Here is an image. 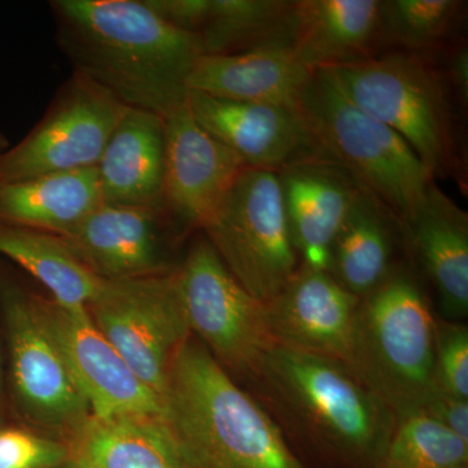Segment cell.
<instances>
[{"label":"cell","mask_w":468,"mask_h":468,"mask_svg":"<svg viewBox=\"0 0 468 468\" xmlns=\"http://www.w3.org/2000/svg\"><path fill=\"white\" fill-rule=\"evenodd\" d=\"M436 383L443 392L468 399V329L461 323L436 320Z\"/></svg>","instance_id":"f546056e"},{"label":"cell","mask_w":468,"mask_h":468,"mask_svg":"<svg viewBox=\"0 0 468 468\" xmlns=\"http://www.w3.org/2000/svg\"><path fill=\"white\" fill-rule=\"evenodd\" d=\"M419 261L430 277L446 316L468 313V217L435 181L420 207L402 223Z\"/></svg>","instance_id":"ffe728a7"},{"label":"cell","mask_w":468,"mask_h":468,"mask_svg":"<svg viewBox=\"0 0 468 468\" xmlns=\"http://www.w3.org/2000/svg\"><path fill=\"white\" fill-rule=\"evenodd\" d=\"M468 464V442L426 412L397 418L377 468H455Z\"/></svg>","instance_id":"4316f807"},{"label":"cell","mask_w":468,"mask_h":468,"mask_svg":"<svg viewBox=\"0 0 468 468\" xmlns=\"http://www.w3.org/2000/svg\"><path fill=\"white\" fill-rule=\"evenodd\" d=\"M163 119L165 212L184 227L203 229L246 167L194 119L187 98Z\"/></svg>","instance_id":"5bb4252c"},{"label":"cell","mask_w":468,"mask_h":468,"mask_svg":"<svg viewBox=\"0 0 468 468\" xmlns=\"http://www.w3.org/2000/svg\"><path fill=\"white\" fill-rule=\"evenodd\" d=\"M92 322L160 399H165L176 354L190 337L176 270L109 282L90 306Z\"/></svg>","instance_id":"30bf717a"},{"label":"cell","mask_w":468,"mask_h":468,"mask_svg":"<svg viewBox=\"0 0 468 468\" xmlns=\"http://www.w3.org/2000/svg\"><path fill=\"white\" fill-rule=\"evenodd\" d=\"M158 209L101 203L64 236H58L95 276L126 282L169 272Z\"/></svg>","instance_id":"2e32d148"},{"label":"cell","mask_w":468,"mask_h":468,"mask_svg":"<svg viewBox=\"0 0 468 468\" xmlns=\"http://www.w3.org/2000/svg\"><path fill=\"white\" fill-rule=\"evenodd\" d=\"M0 424H5V369L0 351Z\"/></svg>","instance_id":"d6a6232c"},{"label":"cell","mask_w":468,"mask_h":468,"mask_svg":"<svg viewBox=\"0 0 468 468\" xmlns=\"http://www.w3.org/2000/svg\"><path fill=\"white\" fill-rule=\"evenodd\" d=\"M466 3L461 0H387L381 2V41L405 52L435 50L457 27Z\"/></svg>","instance_id":"83f0119b"},{"label":"cell","mask_w":468,"mask_h":468,"mask_svg":"<svg viewBox=\"0 0 468 468\" xmlns=\"http://www.w3.org/2000/svg\"><path fill=\"white\" fill-rule=\"evenodd\" d=\"M455 468H468V464H461V466Z\"/></svg>","instance_id":"d590c367"},{"label":"cell","mask_w":468,"mask_h":468,"mask_svg":"<svg viewBox=\"0 0 468 468\" xmlns=\"http://www.w3.org/2000/svg\"><path fill=\"white\" fill-rule=\"evenodd\" d=\"M69 462L64 440L27 426L0 424V468H58Z\"/></svg>","instance_id":"f1b7e54d"},{"label":"cell","mask_w":468,"mask_h":468,"mask_svg":"<svg viewBox=\"0 0 468 468\" xmlns=\"http://www.w3.org/2000/svg\"><path fill=\"white\" fill-rule=\"evenodd\" d=\"M68 445L76 468H194L160 415L91 417Z\"/></svg>","instance_id":"7402d4cb"},{"label":"cell","mask_w":468,"mask_h":468,"mask_svg":"<svg viewBox=\"0 0 468 468\" xmlns=\"http://www.w3.org/2000/svg\"><path fill=\"white\" fill-rule=\"evenodd\" d=\"M202 230L234 279L263 304L301 266L276 172L243 168Z\"/></svg>","instance_id":"52a82bcc"},{"label":"cell","mask_w":468,"mask_h":468,"mask_svg":"<svg viewBox=\"0 0 468 468\" xmlns=\"http://www.w3.org/2000/svg\"><path fill=\"white\" fill-rule=\"evenodd\" d=\"M378 0H298L291 48L311 70L375 57L380 34Z\"/></svg>","instance_id":"44dd1931"},{"label":"cell","mask_w":468,"mask_h":468,"mask_svg":"<svg viewBox=\"0 0 468 468\" xmlns=\"http://www.w3.org/2000/svg\"><path fill=\"white\" fill-rule=\"evenodd\" d=\"M187 104L199 125L246 168L279 174L302 163L325 162L298 107L221 100L192 90Z\"/></svg>","instance_id":"4fadbf2b"},{"label":"cell","mask_w":468,"mask_h":468,"mask_svg":"<svg viewBox=\"0 0 468 468\" xmlns=\"http://www.w3.org/2000/svg\"><path fill=\"white\" fill-rule=\"evenodd\" d=\"M34 301L39 319L90 408L91 417H165L163 399L129 367L92 322L88 309L60 306L36 294Z\"/></svg>","instance_id":"7c38bea8"},{"label":"cell","mask_w":468,"mask_h":468,"mask_svg":"<svg viewBox=\"0 0 468 468\" xmlns=\"http://www.w3.org/2000/svg\"><path fill=\"white\" fill-rule=\"evenodd\" d=\"M298 110L326 163L346 172L401 223L417 212L435 180L411 147L350 101L325 69L314 70Z\"/></svg>","instance_id":"8992f818"},{"label":"cell","mask_w":468,"mask_h":468,"mask_svg":"<svg viewBox=\"0 0 468 468\" xmlns=\"http://www.w3.org/2000/svg\"><path fill=\"white\" fill-rule=\"evenodd\" d=\"M445 72L448 84L455 97L458 98L462 109H467L468 101V52L466 46H461L451 58L448 70Z\"/></svg>","instance_id":"1f68e13d"},{"label":"cell","mask_w":468,"mask_h":468,"mask_svg":"<svg viewBox=\"0 0 468 468\" xmlns=\"http://www.w3.org/2000/svg\"><path fill=\"white\" fill-rule=\"evenodd\" d=\"M314 70L288 46L227 55H203L187 77V90L221 100L298 107Z\"/></svg>","instance_id":"d6986e66"},{"label":"cell","mask_w":468,"mask_h":468,"mask_svg":"<svg viewBox=\"0 0 468 468\" xmlns=\"http://www.w3.org/2000/svg\"><path fill=\"white\" fill-rule=\"evenodd\" d=\"M325 70L350 101L411 147L433 180H460L452 92L432 58L393 51Z\"/></svg>","instance_id":"5b68a950"},{"label":"cell","mask_w":468,"mask_h":468,"mask_svg":"<svg viewBox=\"0 0 468 468\" xmlns=\"http://www.w3.org/2000/svg\"><path fill=\"white\" fill-rule=\"evenodd\" d=\"M0 311L8 351L9 399L24 426L69 441L91 418L33 292L0 277Z\"/></svg>","instance_id":"ba28073f"},{"label":"cell","mask_w":468,"mask_h":468,"mask_svg":"<svg viewBox=\"0 0 468 468\" xmlns=\"http://www.w3.org/2000/svg\"><path fill=\"white\" fill-rule=\"evenodd\" d=\"M0 255L41 282L60 306L88 309L109 282L95 276L55 234L0 224Z\"/></svg>","instance_id":"d4e9b609"},{"label":"cell","mask_w":468,"mask_h":468,"mask_svg":"<svg viewBox=\"0 0 468 468\" xmlns=\"http://www.w3.org/2000/svg\"><path fill=\"white\" fill-rule=\"evenodd\" d=\"M97 168L0 184V224L64 236L101 205Z\"/></svg>","instance_id":"603a6c76"},{"label":"cell","mask_w":468,"mask_h":468,"mask_svg":"<svg viewBox=\"0 0 468 468\" xmlns=\"http://www.w3.org/2000/svg\"><path fill=\"white\" fill-rule=\"evenodd\" d=\"M5 149H7V143H5L3 135L0 134V156H2V154L5 153Z\"/></svg>","instance_id":"836d02e7"},{"label":"cell","mask_w":468,"mask_h":468,"mask_svg":"<svg viewBox=\"0 0 468 468\" xmlns=\"http://www.w3.org/2000/svg\"><path fill=\"white\" fill-rule=\"evenodd\" d=\"M58 468H76V467L73 466V464L70 463V462H69V463L66 464V466H61V467H58Z\"/></svg>","instance_id":"e575fe53"},{"label":"cell","mask_w":468,"mask_h":468,"mask_svg":"<svg viewBox=\"0 0 468 468\" xmlns=\"http://www.w3.org/2000/svg\"><path fill=\"white\" fill-rule=\"evenodd\" d=\"M421 411L468 442V399L452 397L437 387Z\"/></svg>","instance_id":"4dcf8cb0"},{"label":"cell","mask_w":468,"mask_h":468,"mask_svg":"<svg viewBox=\"0 0 468 468\" xmlns=\"http://www.w3.org/2000/svg\"><path fill=\"white\" fill-rule=\"evenodd\" d=\"M436 320L418 280L397 267L359 298L350 368L397 418L435 392Z\"/></svg>","instance_id":"277c9868"},{"label":"cell","mask_w":468,"mask_h":468,"mask_svg":"<svg viewBox=\"0 0 468 468\" xmlns=\"http://www.w3.org/2000/svg\"><path fill=\"white\" fill-rule=\"evenodd\" d=\"M295 2L208 0L196 33L202 55H227L267 48H291Z\"/></svg>","instance_id":"484cf974"},{"label":"cell","mask_w":468,"mask_h":468,"mask_svg":"<svg viewBox=\"0 0 468 468\" xmlns=\"http://www.w3.org/2000/svg\"><path fill=\"white\" fill-rule=\"evenodd\" d=\"M176 279L190 335L228 374L249 380L276 344L266 304L234 279L207 239L190 248Z\"/></svg>","instance_id":"9c48e42d"},{"label":"cell","mask_w":468,"mask_h":468,"mask_svg":"<svg viewBox=\"0 0 468 468\" xmlns=\"http://www.w3.org/2000/svg\"><path fill=\"white\" fill-rule=\"evenodd\" d=\"M402 228L383 203L362 190L332 245L329 275L351 294L365 297L399 267L393 260Z\"/></svg>","instance_id":"cb8c5ba5"},{"label":"cell","mask_w":468,"mask_h":468,"mask_svg":"<svg viewBox=\"0 0 468 468\" xmlns=\"http://www.w3.org/2000/svg\"><path fill=\"white\" fill-rule=\"evenodd\" d=\"M359 298L326 271L301 264L282 292L266 304L276 344L346 363L350 367Z\"/></svg>","instance_id":"9a60e30c"},{"label":"cell","mask_w":468,"mask_h":468,"mask_svg":"<svg viewBox=\"0 0 468 468\" xmlns=\"http://www.w3.org/2000/svg\"><path fill=\"white\" fill-rule=\"evenodd\" d=\"M129 109L106 88L73 70L41 122L0 156V184L97 167Z\"/></svg>","instance_id":"8fae6325"},{"label":"cell","mask_w":468,"mask_h":468,"mask_svg":"<svg viewBox=\"0 0 468 468\" xmlns=\"http://www.w3.org/2000/svg\"><path fill=\"white\" fill-rule=\"evenodd\" d=\"M95 168L101 202L165 211V119L131 107Z\"/></svg>","instance_id":"ac0fdd59"},{"label":"cell","mask_w":468,"mask_h":468,"mask_svg":"<svg viewBox=\"0 0 468 468\" xmlns=\"http://www.w3.org/2000/svg\"><path fill=\"white\" fill-rule=\"evenodd\" d=\"M277 176L301 264L328 272L332 245L362 187L325 162L302 163Z\"/></svg>","instance_id":"e0dca14e"},{"label":"cell","mask_w":468,"mask_h":468,"mask_svg":"<svg viewBox=\"0 0 468 468\" xmlns=\"http://www.w3.org/2000/svg\"><path fill=\"white\" fill-rule=\"evenodd\" d=\"M51 8L58 43L76 72L126 106L162 117L186 101L201 46L146 0H58Z\"/></svg>","instance_id":"6da1fadb"},{"label":"cell","mask_w":468,"mask_h":468,"mask_svg":"<svg viewBox=\"0 0 468 468\" xmlns=\"http://www.w3.org/2000/svg\"><path fill=\"white\" fill-rule=\"evenodd\" d=\"M163 406L194 468H306L275 418L193 335L176 354Z\"/></svg>","instance_id":"3957f363"},{"label":"cell","mask_w":468,"mask_h":468,"mask_svg":"<svg viewBox=\"0 0 468 468\" xmlns=\"http://www.w3.org/2000/svg\"><path fill=\"white\" fill-rule=\"evenodd\" d=\"M249 381L282 426L326 457L377 468L397 417L346 365L275 344Z\"/></svg>","instance_id":"7a4b0ae2"}]
</instances>
